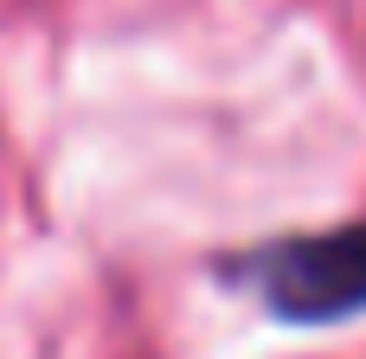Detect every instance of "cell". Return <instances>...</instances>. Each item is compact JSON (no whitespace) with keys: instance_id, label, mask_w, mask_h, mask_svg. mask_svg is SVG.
I'll use <instances>...</instances> for the list:
<instances>
[{"instance_id":"6da1fadb","label":"cell","mask_w":366,"mask_h":359,"mask_svg":"<svg viewBox=\"0 0 366 359\" xmlns=\"http://www.w3.org/2000/svg\"><path fill=\"white\" fill-rule=\"evenodd\" d=\"M277 321H347L366 308V218L264 244L238 263Z\"/></svg>"}]
</instances>
